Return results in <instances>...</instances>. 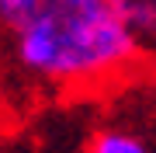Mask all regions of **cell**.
I'll list each match as a JSON object with an SVG mask.
<instances>
[{
  "instance_id": "3",
  "label": "cell",
  "mask_w": 156,
  "mask_h": 153,
  "mask_svg": "<svg viewBox=\"0 0 156 153\" xmlns=\"http://www.w3.org/2000/svg\"><path fill=\"white\" fill-rule=\"evenodd\" d=\"M87 153H153V150L139 132L108 125V129H97L87 139Z\"/></svg>"
},
{
  "instance_id": "2",
  "label": "cell",
  "mask_w": 156,
  "mask_h": 153,
  "mask_svg": "<svg viewBox=\"0 0 156 153\" xmlns=\"http://www.w3.org/2000/svg\"><path fill=\"white\" fill-rule=\"evenodd\" d=\"M108 4L132 35L142 63L156 66V0H108Z\"/></svg>"
},
{
  "instance_id": "1",
  "label": "cell",
  "mask_w": 156,
  "mask_h": 153,
  "mask_svg": "<svg viewBox=\"0 0 156 153\" xmlns=\"http://www.w3.org/2000/svg\"><path fill=\"white\" fill-rule=\"evenodd\" d=\"M0 28L17 66L52 87H104L142 63L108 0H0Z\"/></svg>"
}]
</instances>
